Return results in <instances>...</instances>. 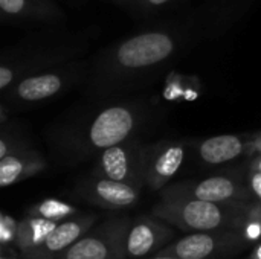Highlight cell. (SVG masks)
Wrapping results in <instances>:
<instances>
[{"instance_id":"1","label":"cell","mask_w":261,"mask_h":259,"mask_svg":"<svg viewBox=\"0 0 261 259\" xmlns=\"http://www.w3.org/2000/svg\"><path fill=\"white\" fill-rule=\"evenodd\" d=\"M226 24L228 17L220 8H211L124 37L87 60L84 93L104 101L139 89L158 78L190 46L222 32Z\"/></svg>"},{"instance_id":"2","label":"cell","mask_w":261,"mask_h":259,"mask_svg":"<svg viewBox=\"0 0 261 259\" xmlns=\"http://www.w3.org/2000/svg\"><path fill=\"white\" fill-rule=\"evenodd\" d=\"M145 110L139 101H118L87 118H75L52 134L55 157L70 165L98 157L102 151L132 139L142 124Z\"/></svg>"},{"instance_id":"3","label":"cell","mask_w":261,"mask_h":259,"mask_svg":"<svg viewBox=\"0 0 261 259\" xmlns=\"http://www.w3.org/2000/svg\"><path fill=\"white\" fill-rule=\"evenodd\" d=\"M92 40L90 31H67L50 26L3 49L0 55V92L17 81L49 69L83 60Z\"/></svg>"},{"instance_id":"4","label":"cell","mask_w":261,"mask_h":259,"mask_svg":"<svg viewBox=\"0 0 261 259\" xmlns=\"http://www.w3.org/2000/svg\"><path fill=\"white\" fill-rule=\"evenodd\" d=\"M246 206L217 205L162 191V198L153 206L151 215L187 234L239 231Z\"/></svg>"},{"instance_id":"5","label":"cell","mask_w":261,"mask_h":259,"mask_svg":"<svg viewBox=\"0 0 261 259\" xmlns=\"http://www.w3.org/2000/svg\"><path fill=\"white\" fill-rule=\"evenodd\" d=\"M87 73V60H76L67 64L31 75L17 81L2 93L3 104L12 107L35 105L57 98L76 84H83Z\"/></svg>"},{"instance_id":"6","label":"cell","mask_w":261,"mask_h":259,"mask_svg":"<svg viewBox=\"0 0 261 259\" xmlns=\"http://www.w3.org/2000/svg\"><path fill=\"white\" fill-rule=\"evenodd\" d=\"M248 244L243 234L234 229L196 232L173 241L159 255L177 259H222L245 249Z\"/></svg>"},{"instance_id":"7","label":"cell","mask_w":261,"mask_h":259,"mask_svg":"<svg viewBox=\"0 0 261 259\" xmlns=\"http://www.w3.org/2000/svg\"><path fill=\"white\" fill-rule=\"evenodd\" d=\"M144 145L135 137L102 151L93 165L92 174L95 177L109 179L119 183H127L136 188L145 185L144 171Z\"/></svg>"},{"instance_id":"8","label":"cell","mask_w":261,"mask_h":259,"mask_svg":"<svg viewBox=\"0 0 261 259\" xmlns=\"http://www.w3.org/2000/svg\"><path fill=\"white\" fill-rule=\"evenodd\" d=\"M162 191L228 206H246L255 202L249 185L245 183L240 177L228 174L213 176L199 182L174 183Z\"/></svg>"},{"instance_id":"9","label":"cell","mask_w":261,"mask_h":259,"mask_svg":"<svg viewBox=\"0 0 261 259\" xmlns=\"http://www.w3.org/2000/svg\"><path fill=\"white\" fill-rule=\"evenodd\" d=\"M130 218H109L95 224L57 259H124V235Z\"/></svg>"},{"instance_id":"10","label":"cell","mask_w":261,"mask_h":259,"mask_svg":"<svg viewBox=\"0 0 261 259\" xmlns=\"http://www.w3.org/2000/svg\"><path fill=\"white\" fill-rule=\"evenodd\" d=\"M176 238V229L153 215L130 220L122 250L124 259H148L159 255Z\"/></svg>"},{"instance_id":"11","label":"cell","mask_w":261,"mask_h":259,"mask_svg":"<svg viewBox=\"0 0 261 259\" xmlns=\"http://www.w3.org/2000/svg\"><path fill=\"white\" fill-rule=\"evenodd\" d=\"M187 145L179 140H161L144 148L145 185L153 189H165L185 162Z\"/></svg>"},{"instance_id":"12","label":"cell","mask_w":261,"mask_h":259,"mask_svg":"<svg viewBox=\"0 0 261 259\" xmlns=\"http://www.w3.org/2000/svg\"><path fill=\"white\" fill-rule=\"evenodd\" d=\"M75 194L93 206L109 211H122L135 206L139 202L141 188L90 176L76 185Z\"/></svg>"},{"instance_id":"13","label":"cell","mask_w":261,"mask_h":259,"mask_svg":"<svg viewBox=\"0 0 261 259\" xmlns=\"http://www.w3.org/2000/svg\"><path fill=\"white\" fill-rule=\"evenodd\" d=\"M0 12L12 24L60 26L64 21V12L54 0H0Z\"/></svg>"},{"instance_id":"14","label":"cell","mask_w":261,"mask_h":259,"mask_svg":"<svg viewBox=\"0 0 261 259\" xmlns=\"http://www.w3.org/2000/svg\"><path fill=\"white\" fill-rule=\"evenodd\" d=\"M98 223L96 214H84L57 224L43 247L32 259H57L81 240Z\"/></svg>"},{"instance_id":"15","label":"cell","mask_w":261,"mask_h":259,"mask_svg":"<svg viewBox=\"0 0 261 259\" xmlns=\"http://www.w3.org/2000/svg\"><path fill=\"white\" fill-rule=\"evenodd\" d=\"M47 169V160L34 148L0 160V186L8 188Z\"/></svg>"},{"instance_id":"16","label":"cell","mask_w":261,"mask_h":259,"mask_svg":"<svg viewBox=\"0 0 261 259\" xmlns=\"http://www.w3.org/2000/svg\"><path fill=\"white\" fill-rule=\"evenodd\" d=\"M251 137L239 134H220L205 139L199 143L197 153L206 165H222L249 153Z\"/></svg>"},{"instance_id":"17","label":"cell","mask_w":261,"mask_h":259,"mask_svg":"<svg viewBox=\"0 0 261 259\" xmlns=\"http://www.w3.org/2000/svg\"><path fill=\"white\" fill-rule=\"evenodd\" d=\"M57 227L55 223L41 218L24 217L18 223L17 250L23 259H32L46 243L50 232Z\"/></svg>"},{"instance_id":"18","label":"cell","mask_w":261,"mask_h":259,"mask_svg":"<svg viewBox=\"0 0 261 259\" xmlns=\"http://www.w3.org/2000/svg\"><path fill=\"white\" fill-rule=\"evenodd\" d=\"M78 214H80V209L75 205H70L67 202L57 200V198L41 200L28 209V217L41 218L46 221H52L55 224L75 218L78 217Z\"/></svg>"},{"instance_id":"19","label":"cell","mask_w":261,"mask_h":259,"mask_svg":"<svg viewBox=\"0 0 261 259\" xmlns=\"http://www.w3.org/2000/svg\"><path fill=\"white\" fill-rule=\"evenodd\" d=\"M29 148H32V147L21 133H18L12 127L11 128H8L6 125L2 127V133H0V160L8 157V156L23 153V151H26Z\"/></svg>"},{"instance_id":"20","label":"cell","mask_w":261,"mask_h":259,"mask_svg":"<svg viewBox=\"0 0 261 259\" xmlns=\"http://www.w3.org/2000/svg\"><path fill=\"white\" fill-rule=\"evenodd\" d=\"M18 223L12 215L2 212L0 215V246L2 250H17V237H18Z\"/></svg>"},{"instance_id":"21","label":"cell","mask_w":261,"mask_h":259,"mask_svg":"<svg viewBox=\"0 0 261 259\" xmlns=\"http://www.w3.org/2000/svg\"><path fill=\"white\" fill-rule=\"evenodd\" d=\"M113 2L135 12L148 14V12H154V11L167 8L174 0H113Z\"/></svg>"},{"instance_id":"22","label":"cell","mask_w":261,"mask_h":259,"mask_svg":"<svg viewBox=\"0 0 261 259\" xmlns=\"http://www.w3.org/2000/svg\"><path fill=\"white\" fill-rule=\"evenodd\" d=\"M248 185H249V189H251L254 198L261 203V172H249Z\"/></svg>"},{"instance_id":"23","label":"cell","mask_w":261,"mask_h":259,"mask_svg":"<svg viewBox=\"0 0 261 259\" xmlns=\"http://www.w3.org/2000/svg\"><path fill=\"white\" fill-rule=\"evenodd\" d=\"M249 156H261V131L257 133L255 136L251 137V142H249Z\"/></svg>"},{"instance_id":"24","label":"cell","mask_w":261,"mask_h":259,"mask_svg":"<svg viewBox=\"0 0 261 259\" xmlns=\"http://www.w3.org/2000/svg\"><path fill=\"white\" fill-rule=\"evenodd\" d=\"M0 259H23V258L20 256L18 250L11 249V250H2V252H0Z\"/></svg>"},{"instance_id":"25","label":"cell","mask_w":261,"mask_h":259,"mask_svg":"<svg viewBox=\"0 0 261 259\" xmlns=\"http://www.w3.org/2000/svg\"><path fill=\"white\" fill-rule=\"evenodd\" d=\"M249 172H261V156H255L249 163Z\"/></svg>"},{"instance_id":"26","label":"cell","mask_w":261,"mask_h":259,"mask_svg":"<svg viewBox=\"0 0 261 259\" xmlns=\"http://www.w3.org/2000/svg\"><path fill=\"white\" fill-rule=\"evenodd\" d=\"M249 259H261V243L260 244H257V247L252 250V253H251Z\"/></svg>"},{"instance_id":"27","label":"cell","mask_w":261,"mask_h":259,"mask_svg":"<svg viewBox=\"0 0 261 259\" xmlns=\"http://www.w3.org/2000/svg\"><path fill=\"white\" fill-rule=\"evenodd\" d=\"M148 259H177V258H173V256H162V255H156V256H153V258H148Z\"/></svg>"}]
</instances>
